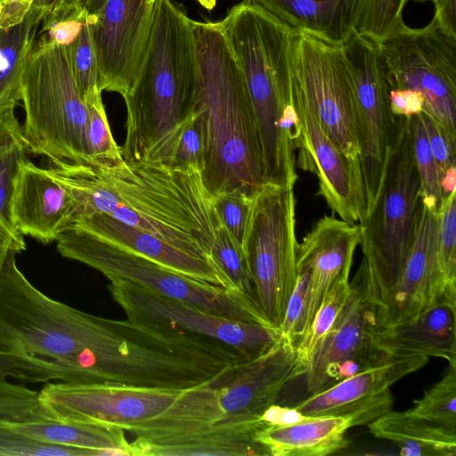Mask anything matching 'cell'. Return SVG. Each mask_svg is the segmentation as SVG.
<instances>
[{"instance_id":"cell-1","label":"cell","mask_w":456,"mask_h":456,"mask_svg":"<svg viewBox=\"0 0 456 456\" xmlns=\"http://www.w3.org/2000/svg\"><path fill=\"white\" fill-rule=\"evenodd\" d=\"M305 374L292 342L232 364L181 391L164 411L137 425L130 456H266L256 441L262 413L286 385Z\"/></svg>"},{"instance_id":"cell-2","label":"cell","mask_w":456,"mask_h":456,"mask_svg":"<svg viewBox=\"0 0 456 456\" xmlns=\"http://www.w3.org/2000/svg\"><path fill=\"white\" fill-rule=\"evenodd\" d=\"M51 163L50 175L77 203L76 219L105 214L211 261L219 218L200 168L129 160L122 153Z\"/></svg>"},{"instance_id":"cell-3","label":"cell","mask_w":456,"mask_h":456,"mask_svg":"<svg viewBox=\"0 0 456 456\" xmlns=\"http://www.w3.org/2000/svg\"><path fill=\"white\" fill-rule=\"evenodd\" d=\"M198 76L195 110L201 122L203 183L215 198L250 199L267 184L259 131L247 85L220 22L191 20Z\"/></svg>"},{"instance_id":"cell-4","label":"cell","mask_w":456,"mask_h":456,"mask_svg":"<svg viewBox=\"0 0 456 456\" xmlns=\"http://www.w3.org/2000/svg\"><path fill=\"white\" fill-rule=\"evenodd\" d=\"M197 76L191 20L172 0H158L144 59L123 96L125 159L167 163L180 126L194 111Z\"/></svg>"},{"instance_id":"cell-5","label":"cell","mask_w":456,"mask_h":456,"mask_svg":"<svg viewBox=\"0 0 456 456\" xmlns=\"http://www.w3.org/2000/svg\"><path fill=\"white\" fill-rule=\"evenodd\" d=\"M411 117H396L379 190L370 211L360 222L366 294L375 312L397 281L411 250L420 205Z\"/></svg>"},{"instance_id":"cell-6","label":"cell","mask_w":456,"mask_h":456,"mask_svg":"<svg viewBox=\"0 0 456 456\" xmlns=\"http://www.w3.org/2000/svg\"><path fill=\"white\" fill-rule=\"evenodd\" d=\"M20 102L21 132L29 152L51 162L88 158V110L74 80L67 45L45 36L35 43L22 74Z\"/></svg>"},{"instance_id":"cell-7","label":"cell","mask_w":456,"mask_h":456,"mask_svg":"<svg viewBox=\"0 0 456 456\" xmlns=\"http://www.w3.org/2000/svg\"><path fill=\"white\" fill-rule=\"evenodd\" d=\"M56 241L62 256L99 271L108 280L122 279L234 321L271 326L257 304L248 297L180 274L74 225L65 230Z\"/></svg>"},{"instance_id":"cell-8","label":"cell","mask_w":456,"mask_h":456,"mask_svg":"<svg viewBox=\"0 0 456 456\" xmlns=\"http://www.w3.org/2000/svg\"><path fill=\"white\" fill-rule=\"evenodd\" d=\"M242 71L258 128L277 129L291 100L296 30L260 6L241 2L219 21Z\"/></svg>"},{"instance_id":"cell-9","label":"cell","mask_w":456,"mask_h":456,"mask_svg":"<svg viewBox=\"0 0 456 456\" xmlns=\"http://www.w3.org/2000/svg\"><path fill=\"white\" fill-rule=\"evenodd\" d=\"M294 185L265 184L253 198L243 250L256 301L278 330L297 279Z\"/></svg>"},{"instance_id":"cell-10","label":"cell","mask_w":456,"mask_h":456,"mask_svg":"<svg viewBox=\"0 0 456 456\" xmlns=\"http://www.w3.org/2000/svg\"><path fill=\"white\" fill-rule=\"evenodd\" d=\"M291 78L324 133L362 177L355 89L341 43L296 30Z\"/></svg>"},{"instance_id":"cell-11","label":"cell","mask_w":456,"mask_h":456,"mask_svg":"<svg viewBox=\"0 0 456 456\" xmlns=\"http://www.w3.org/2000/svg\"><path fill=\"white\" fill-rule=\"evenodd\" d=\"M379 48L388 89L420 92L422 111L456 136V38L433 18L419 28L403 23Z\"/></svg>"},{"instance_id":"cell-12","label":"cell","mask_w":456,"mask_h":456,"mask_svg":"<svg viewBox=\"0 0 456 456\" xmlns=\"http://www.w3.org/2000/svg\"><path fill=\"white\" fill-rule=\"evenodd\" d=\"M357 102V133L366 214L372 208L396 131L379 45L354 30L341 42Z\"/></svg>"},{"instance_id":"cell-13","label":"cell","mask_w":456,"mask_h":456,"mask_svg":"<svg viewBox=\"0 0 456 456\" xmlns=\"http://www.w3.org/2000/svg\"><path fill=\"white\" fill-rule=\"evenodd\" d=\"M108 289L127 319L201 335L232 346L253 359L281 339L272 326L234 321L194 305L164 297L122 279H110Z\"/></svg>"},{"instance_id":"cell-14","label":"cell","mask_w":456,"mask_h":456,"mask_svg":"<svg viewBox=\"0 0 456 456\" xmlns=\"http://www.w3.org/2000/svg\"><path fill=\"white\" fill-rule=\"evenodd\" d=\"M182 390L118 385L49 381L38 392L45 418L63 422L132 430L164 411Z\"/></svg>"},{"instance_id":"cell-15","label":"cell","mask_w":456,"mask_h":456,"mask_svg":"<svg viewBox=\"0 0 456 456\" xmlns=\"http://www.w3.org/2000/svg\"><path fill=\"white\" fill-rule=\"evenodd\" d=\"M350 286L343 310L306 365L304 376L310 395L391 356L373 343L376 312L367 297L362 262Z\"/></svg>"},{"instance_id":"cell-16","label":"cell","mask_w":456,"mask_h":456,"mask_svg":"<svg viewBox=\"0 0 456 456\" xmlns=\"http://www.w3.org/2000/svg\"><path fill=\"white\" fill-rule=\"evenodd\" d=\"M156 4L146 0H106L88 17L102 91L122 97L133 86L144 59Z\"/></svg>"},{"instance_id":"cell-17","label":"cell","mask_w":456,"mask_h":456,"mask_svg":"<svg viewBox=\"0 0 456 456\" xmlns=\"http://www.w3.org/2000/svg\"><path fill=\"white\" fill-rule=\"evenodd\" d=\"M426 356H389L297 403L305 417H346L354 426L368 425L392 410L390 387L403 377L423 368Z\"/></svg>"},{"instance_id":"cell-18","label":"cell","mask_w":456,"mask_h":456,"mask_svg":"<svg viewBox=\"0 0 456 456\" xmlns=\"http://www.w3.org/2000/svg\"><path fill=\"white\" fill-rule=\"evenodd\" d=\"M291 98L300 122L295 148L300 149L301 168L316 174L317 194L333 213L347 223L359 222L366 214L362 177L324 133L292 78Z\"/></svg>"},{"instance_id":"cell-19","label":"cell","mask_w":456,"mask_h":456,"mask_svg":"<svg viewBox=\"0 0 456 456\" xmlns=\"http://www.w3.org/2000/svg\"><path fill=\"white\" fill-rule=\"evenodd\" d=\"M78 206L70 191L45 168L28 160L18 166L9 203L10 220L22 236L56 241L75 221Z\"/></svg>"},{"instance_id":"cell-20","label":"cell","mask_w":456,"mask_h":456,"mask_svg":"<svg viewBox=\"0 0 456 456\" xmlns=\"http://www.w3.org/2000/svg\"><path fill=\"white\" fill-rule=\"evenodd\" d=\"M438 211L420 201L411 250L397 281L376 311V329L407 321L438 302Z\"/></svg>"},{"instance_id":"cell-21","label":"cell","mask_w":456,"mask_h":456,"mask_svg":"<svg viewBox=\"0 0 456 456\" xmlns=\"http://www.w3.org/2000/svg\"><path fill=\"white\" fill-rule=\"evenodd\" d=\"M360 242V225L324 215L297 245V269L305 267L310 273L304 333L331 288L338 281L349 279Z\"/></svg>"},{"instance_id":"cell-22","label":"cell","mask_w":456,"mask_h":456,"mask_svg":"<svg viewBox=\"0 0 456 456\" xmlns=\"http://www.w3.org/2000/svg\"><path fill=\"white\" fill-rule=\"evenodd\" d=\"M71 225L180 274L231 290L227 281L211 261L190 254L108 215L102 213L83 215L78 216Z\"/></svg>"},{"instance_id":"cell-23","label":"cell","mask_w":456,"mask_h":456,"mask_svg":"<svg viewBox=\"0 0 456 456\" xmlns=\"http://www.w3.org/2000/svg\"><path fill=\"white\" fill-rule=\"evenodd\" d=\"M373 343L391 356L437 357L456 365V306L432 304L407 321L376 329Z\"/></svg>"},{"instance_id":"cell-24","label":"cell","mask_w":456,"mask_h":456,"mask_svg":"<svg viewBox=\"0 0 456 456\" xmlns=\"http://www.w3.org/2000/svg\"><path fill=\"white\" fill-rule=\"evenodd\" d=\"M346 417H305L282 426H265L256 441L272 456H325L348 445L346 431L353 428Z\"/></svg>"},{"instance_id":"cell-25","label":"cell","mask_w":456,"mask_h":456,"mask_svg":"<svg viewBox=\"0 0 456 456\" xmlns=\"http://www.w3.org/2000/svg\"><path fill=\"white\" fill-rule=\"evenodd\" d=\"M377 438L387 440L404 456H454L456 429L404 411H389L368 424Z\"/></svg>"},{"instance_id":"cell-26","label":"cell","mask_w":456,"mask_h":456,"mask_svg":"<svg viewBox=\"0 0 456 456\" xmlns=\"http://www.w3.org/2000/svg\"><path fill=\"white\" fill-rule=\"evenodd\" d=\"M2 423L40 443L90 450L96 456H129V443L121 428L63 422L47 418Z\"/></svg>"},{"instance_id":"cell-27","label":"cell","mask_w":456,"mask_h":456,"mask_svg":"<svg viewBox=\"0 0 456 456\" xmlns=\"http://www.w3.org/2000/svg\"><path fill=\"white\" fill-rule=\"evenodd\" d=\"M354 0H242L256 4L297 31L343 42L352 32Z\"/></svg>"},{"instance_id":"cell-28","label":"cell","mask_w":456,"mask_h":456,"mask_svg":"<svg viewBox=\"0 0 456 456\" xmlns=\"http://www.w3.org/2000/svg\"><path fill=\"white\" fill-rule=\"evenodd\" d=\"M14 110L0 116V266L10 251L20 254L26 249L24 236L13 228L9 215L13 179L28 152Z\"/></svg>"},{"instance_id":"cell-29","label":"cell","mask_w":456,"mask_h":456,"mask_svg":"<svg viewBox=\"0 0 456 456\" xmlns=\"http://www.w3.org/2000/svg\"><path fill=\"white\" fill-rule=\"evenodd\" d=\"M40 24V15L31 6L21 22L0 27V116L20 102L22 74Z\"/></svg>"},{"instance_id":"cell-30","label":"cell","mask_w":456,"mask_h":456,"mask_svg":"<svg viewBox=\"0 0 456 456\" xmlns=\"http://www.w3.org/2000/svg\"><path fill=\"white\" fill-rule=\"evenodd\" d=\"M438 216V300L456 306V191L444 197Z\"/></svg>"},{"instance_id":"cell-31","label":"cell","mask_w":456,"mask_h":456,"mask_svg":"<svg viewBox=\"0 0 456 456\" xmlns=\"http://www.w3.org/2000/svg\"><path fill=\"white\" fill-rule=\"evenodd\" d=\"M407 0H354L351 27L354 32L380 45L403 22Z\"/></svg>"},{"instance_id":"cell-32","label":"cell","mask_w":456,"mask_h":456,"mask_svg":"<svg viewBox=\"0 0 456 456\" xmlns=\"http://www.w3.org/2000/svg\"><path fill=\"white\" fill-rule=\"evenodd\" d=\"M210 259L225 279L232 291L240 293L256 303L254 284L244 250L220 220L216 227Z\"/></svg>"},{"instance_id":"cell-33","label":"cell","mask_w":456,"mask_h":456,"mask_svg":"<svg viewBox=\"0 0 456 456\" xmlns=\"http://www.w3.org/2000/svg\"><path fill=\"white\" fill-rule=\"evenodd\" d=\"M350 291L349 279L338 281L325 296L309 328L297 341V353L305 369L343 310Z\"/></svg>"},{"instance_id":"cell-34","label":"cell","mask_w":456,"mask_h":456,"mask_svg":"<svg viewBox=\"0 0 456 456\" xmlns=\"http://www.w3.org/2000/svg\"><path fill=\"white\" fill-rule=\"evenodd\" d=\"M409 411L420 418L456 429V365L449 364L444 377L414 401Z\"/></svg>"},{"instance_id":"cell-35","label":"cell","mask_w":456,"mask_h":456,"mask_svg":"<svg viewBox=\"0 0 456 456\" xmlns=\"http://www.w3.org/2000/svg\"><path fill=\"white\" fill-rule=\"evenodd\" d=\"M411 134L415 162L420 183L421 202L438 211L444 199L440 189V179L422 119L419 114L411 116Z\"/></svg>"},{"instance_id":"cell-36","label":"cell","mask_w":456,"mask_h":456,"mask_svg":"<svg viewBox=\"0 0 456 456\" xmlns=\"http://www.w3.org/2000/svg\"><path fill=\"white\" fill-rule=\"evenodd\" d=\"M70 66L77 87L86 102L102 94L99 86L97 60L91 39L88 18L76 37L67 45Z\"/></svg>"},{"instance_id":"cell-37","label":"cell","mask_w":456,"mask_h":456,"mask_svg":"<svg viewBox=\"0 0 456 456\" xmlns=\"http://www.w3.org/2000/svg\"><path fill=\"white\" fill-rule=\"evenodd\" d=\"M0 377L28 383L49 381L69 382L65 370L59 365L42 359L6 350L0 344Z\"/></svg>"},{"instance_id":"cell-38","label":"cell","mask_w":456,"mask_h":456,"mask_svg":"<svg viewBox=\"0 0 456 456\" xmlns=\"http://www.w3.org/2000/svg\"><path fill=\"white\" fill-rule=\"evenodd\" d=\"M204 140L198 111H194L182 123L175 138L167 164L189 167L202 166Z\"/></svg>"},{"instance_id":"cell-39","label":"cell","mask_w":456,"mask_h":456,"mask_svg":"<svg viewBox=\"0 0 456 456\" xmlns=\"http://www.w3.org/2000/svg\"><path fill=\"white\" fill-rule=\"evenodd\" d=\"M88 110L86 144L88 158L117 156L121 148L115 142L108 122L102 94L86 100Z\"/></svg>"},{"instance_id":"cell-40","label":"cell","mask_w":456,"mask_h":456,"mask_svg":"<svg viewBox=\"0 0 456 456\" xmlns=\"http://www.w3.org/2000/svg\"><path fill=\"white\" fill-rule=\"evenodd\" d=\"M0 455L95 456L90 450L47 444L26 437L0 422Z\"/></svg>"},{"instance_id":"cell-41","label":"cell","mask_w":456,"mask_h":456,"mask_svg":"<svg viewBox=\"0 0 456 456\" xmlns=\"http://www.w3.org/2000/svg\"><path fill=\"white\" fill-rule=\"evenodd\" d=\"M253 199L240 192H227L214 198L220 222L242 247L248 227Z\"/></svg>"},{"instance_id":"cell-42","label":"cell","mask_w":456,"mask_h":456,"mask_svg":"<svg viewBox=\"0 0 456 456\" xmlns=\"http://www.w3.org/2000/svg\"><path fill=\"white\" fill-rule=\"evenodd\" d=\"M295 288L288 301L284 317L278 328L281 337L297 345L304 333L310 273L305 267L297 269Z\"/></svg>"},{"instance_id":"cell-43","label":"cell","mask_w":456,"mask_h":456,"mask_svg":"<svg viewBox=\"0 0 456 456\" xmlns=\"http://www.w3.org/2000/svg\"><path fill=\"white\" fill-rule=\"evenodd\" d=\"M419 115L424 124L441 179L448 168L456 167V136L426 112L421 111Z\"/></svg>"},{"instance_id":"cell-44","label":"cell","mask_w":456,"mask_h":456,"mask_svg":"<svg viewBox=\"0 0 456 456\" xmlns=\"http://www.w3.org/2000/svg\"><path fill=\"white\" fill-rule=\"evenodd\" d=\"M32 7L40 15L43 32L88 16L84 9L83 0H35Z\"/></svg>"},{"instance_id":"cell-45","label":"cell","mask_w":456,"mask_h":456,"mask_svg":"<svg viewBox=\"0 0 456 456\" xmlns=\"http://www.w3.org/2000/svg\"><path fill=\"white\" fill-rule=\"evenodd\" d=\"M388 103L394 116L411 117L423 110L424 96L411 89H391L388 91Z\"/></svg>"},{"instance_id":"cell-46","label":"cell","mask_w":456,"mask_h":456,"mask_svg":"<svg viewBox=\"0 0 456 456\" xmlns=\"http://www.w3.org/2000/svg\"><path fill=\"white\" fill-rule=\"evenodd\" d=\"M435 5L434 19L448 37L456 38V0H428Z\"/></svg>"},{"instance_id":"cell-47","label":"cell","mask_w":456,"mask_h":456,"mask_svg":"<svg viewBox=\"0 0 456 456\" xmlns=\"http://www.w3.org/2000/svg\"><path fill=\"white\" fill-rule=\"evenodd\" d=\"M35 0H4L0 9V27L6 28L21 22Z\"/></svg>"},{"instance_id":"cell-48","label":"cell","mask_w":456,"mask_h":456,"mask_svg":"<svg viewBox=\"0 0 456 456\" xmlns=\"http://www.w3.org/2000/svg\"><path fill=\"white\" fill-rule=\"evenodd\" d=\"M305 417L294 407H281L275 403L269 406L261 415L266 426H282L298 422Z\"/></svg>"},{"instance_id":"cell-49","label":"cell","mask_w":456,"mask_h":456,"mask_svg":"<svg viewBox=\"0 0 456 456\" xmlns=\"http://www.w3.org/2000/svg\"><path fill=\"white\" fill-rule=\"evenodd\" d=\"M439 184L444 197L456 191V167H452L446 170L440 179Z\"/></svg>"},{"instance_id":"cell-50","label":"cell","mask_w":456,"mask_h":456,"mask_svg":"<svg viewBox=\"0 0 456 456\" xmlns=\"http://www.w3.org/2000/svg\"><path fill=\"white\" fill-rule=\"evenodd\" d=\"M106 0H83V6L88 17L94 16Z\"/></svg>"},{"instance_id":"cell-51","label":"cell","mask_w":456,"mask_h":456,"mask_svg":"<svg viewBox=\"0 0 456 456\" xmlns=\"http://www.w3.org/2000/svg\"><path fill=\"white\" fill-rule=\"evenodd\" d=\"M205 9L210 11L214 9L216 4V0H196Z\"/></svg>"},{"instance_id":"cell-52","label":"cell","mask_w":456,"mask_h":456,"mask_svg":"<svg viewBox=\"0 0 456 456\" xmlns=\"http://www.w3.org/2000/svg\"><path fill=\"white\" fill-rule=\"evenodd\" d=\"M148 1L149 3H151V4H155L158 0H146Z\"/></svg>"},{"instance_id":"cell-53","label":"cell","mask_w":456,"mask_h":456,"mask_svg":"<svg viewBox=\"0 0 456 456\" xmlns=\"http://www.w3.org/2000/svg\"><path fill=\"white\" fill-rule=\"evenodd\" d=\"M3 2H4V0H0V9H1Z\"/></svg>"},{"instance_id":"cell-54","label":"cell","mask_w":456,"mask_h":456,"mask_svg":"<svg viewBox=\"0 0 456 456\" xmlns=\"http://www.w3.org/2000/svg\"><path fill=\"white\" fill-rule=\"evenodd\" d=\"M407 1H410V0H407ZM416 1H424V0H416Z\"/></svg>"}]
</instances>
